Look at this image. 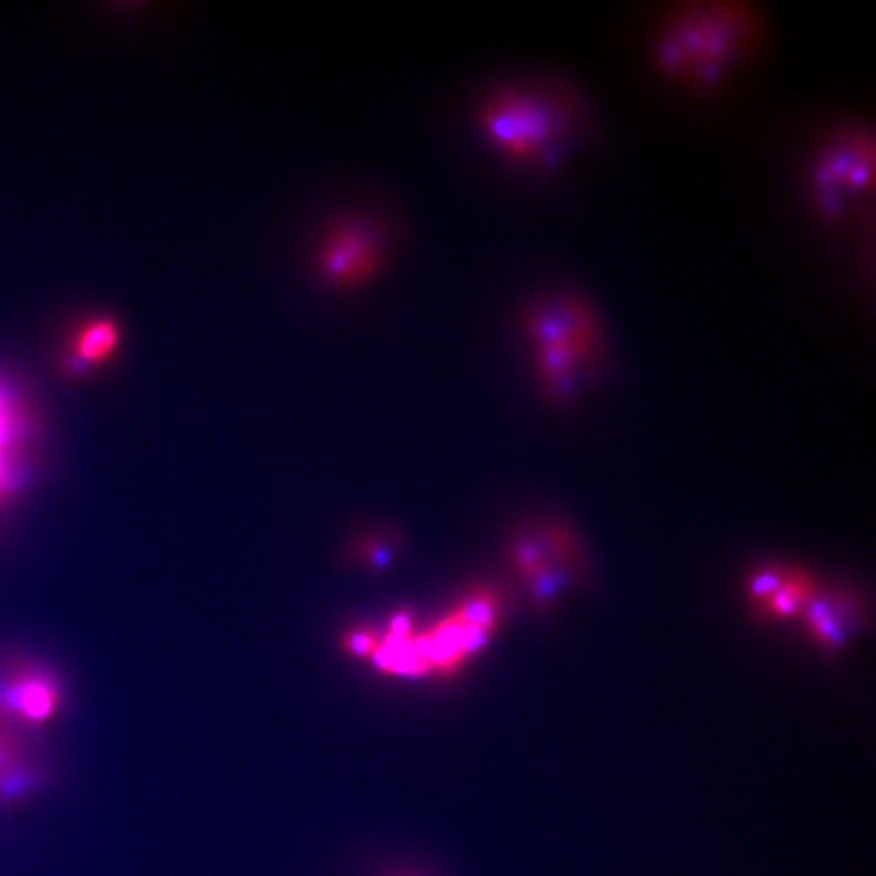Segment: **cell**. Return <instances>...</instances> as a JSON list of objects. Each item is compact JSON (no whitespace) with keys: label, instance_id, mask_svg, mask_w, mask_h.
I'll list each match as a JSON object with an SVG mask.
<instances>
[{"label":"cell","instance_id":"15","mask_svg":"<svg viewBox=\"0 0 876 876\" xmlns=\"http://www.w3.org/2000/svg\"><path fill=\"white\" fill-rule=\"evenodd\" d=\"M410 628H413V618H410L409 612H396L390 621L386 635L393 636V638H406L410 635Z\"/></svg>","mask_w":876,"mask_h":876},{"label":"cell","instance_id":"14","mask_svg":"<svg viewBox=\"0 0 876 876\" xmlns=\"http://www.w3.org/2000/svg\"><path fill=\"white\" fill-rule=\"evenodd\" d=\"M358 550L362 560L368 562L369 567L375 568V570H383V568L388 567L390 562L393 560L392 547H390L388 543H385V540H362V543L359 544Z\"/></svg>","mask_w":876,"mask_h":876},{"label":"cell","instance_id":"13","mask_svg":"<svg viewBox=\"0 0 876 876\" xmlns=\"http://www.w3.org/2000/svg\"><path fill=\"white\" fill-rule=\"evenodd\" d=\"M25 755L29 753L15 731L12 727H0V775Z\"/></svg>","mask_w":876,"mask_h":876},{"label":"cell","instance_id":"12","mask_svg":"<svg viewBox=\"0 0 876 876\" xmlns=\"http://www.w3.org/2000/svg\"><path fill=\"white\" fill-rule=\"evenodd\" d=\"M380 635L374 628L352 629L343 636V648L351 655L362 657V659H371L372 653L375 651L376 643H379Z\"/></svg>","mask_w":876,"mask_h":876},{"label":"cell","instance_id":"5","mask_svg":"<svg viewBox=\"0 0 876 876\" xmlns=\"http://www.w3.org/2000/svg\"><path fill=\"white\" fill-rule=\"evenodd\" d=\"M3 682L12 725L41 729L59 716L63 691L51 674L23 667L6 677Z\"/></svg>","mask_w":876,"mask_h":876},{"label":"cell","instance_id":"11","mask_svg":"<svg viewBox=\"0 0 876 876\" xmlns=\"http://www.w3.org/2000/svg\"><path fill=\"white\" fill-rule=\"evenodd\" d=\"M787 571H789V567L769 565V567L759 568L758 571H755V573L748 578L745 591H747L752 611L753 609L762 607V605L782 587L784 580H786L787 577Z\"/></svg>","mask_w":876,"mask_h":876},{"label":"cell","instance_id":"16","mask_svg":"<svg viewBox=\"0 0 876 876\" xmlns=\"http://www.w3.org/2000/svg\"><path fill=\"white\" fill-rule=\"evenodd\" d=\"M0 727H12L9 707H7L6 682L0 680Z\"/></svg>","mask_w":876,"mask_h":876},{"label":"cell","instance_id":"17","mask_svg":"<svg viewBox=\"0 0 876 876\" xmlns=\"http://www.w3.org/2000/svg\"><path fill=\"white\" fill-rule=\"evenodd\" d=\"M6 429H7L6 413H3V407L2 405H0V444H2L3 438H6Z\"/></svg>","mask_w":876,"mask_h":876},{"label":"cell","instance_id":"1","mask_svg":"<svg viewBox=\"0 0 876 876\" xmlns=\"http://www.w3.org/2000/svg\"><path fill=\"white\" fill-rule=\"evenodd\" d=\"M769 22L755 0H679L657 17L648 63L691 96L724 90L762 53Z\"/></svg>","mask_w":876,"mask_h":876},{"label":"cell","instance_id":"6","mask_svg":"<svg viewBox=\"0 0 876 876\" xmlns=\"http://www.w3.org/2000/svg\"><path fill=\"white\" fill-rule=\"evenodd\" d=\"M865 605L858 595L820 591L800 612L803 624L814 642L834 649L843 643L845 628L864 614Z\"/></svg>","mask_w":876,"mask_h":876},{"label":"cell","instance_id":"10","mask_svg":"<svg viewBox=\"0 0 876 876\" xmlns=\"http://www.w3.org/2000/svg\"><path fill=\"white\" fill-rule=\"evenodd\" d=\"M512 562L525 580H529L537 571L543 570L549 560H547L540 537L529 536V534L519 536L512 546Z\"/></svg>","mask_w":876,"mask_h":876},{"label":"cell","instance_id":"4","mask_svg":"<svg viewBox=\"0 0 876 876\" xmlns=\"http://www.w3.org/2000/svg\"><path fill=\"white\" fill-rule=\"evenodd\" d=\"M390 259L385 222L365 211H349L327 222L314 251L318 282L333 291H355L382 275Z\"/></svg>","mask_w":876,"mask_h":876},{"label":"cell","instance_id":"9","mask_svg":"<svg viewBox=\"0 0 876 876\" xmlns=\"http://www.w3.org/2000/svg\"><path fill=\"white\" fill-rule=\"evenodd\" d=\"M119 341V331L112 321L99 320L88 325L78 337L75 351L78 358L88 364L102 362L114 352Z\"/></svg>","mask_w":876,"mask_h":876},{"label":"cell","instance_id":"3","mask_svg":"<svg viewBox=\"0 0 876 876\" xmlns=\"http://www.w3.org/2000/svg\"><path fill=\"white\" fill-rule=\"evenodd\" d=\"M875 184L876 136L870 124L848 122L814 146L806 171L807 197L824 225H841L874 200Z\"/></svg>","mask_w":876,"mask_h":876},{"label":"cell","instance_id":"7","mask_svg":"<svg viewBox=\"0 0 876 876\" xmlns=\"http://www.w3.org/2000/svg\"><path fill=\"white\" fill-rule=\"evenodd\" d=\"M820 587L812 574L799 568H789L782 587L776 591L762 607L753 609L756 621L787 618L800 615L807 604L820 593Z\"/></svg>","mask_w":876,"mask_h":876},{"label":"cell","instance_id":"8","mask_svg":"<svg viewBox=\"0 0 876 876\" xmlns=\"http://www.w3.org/2000/svg\"><path fill=\"white\" fill-rule=\"evenodd\" d=\"M50 779L47 765L29 755L23 756L0 775V806H15L32 799Z\"/></svg>","mask_w":876,"mask_h":876},{"label":"cell","instance_id":"2","mask_svg":"<svg viewBox=\"0 0 876 876\" xmlns=\"http://www.w3.org/2000/svg\"><path fill=\"white\" fill-rule=\"evenodd\" d=\"M475 124L506 161L536 173L562 169L594 132L590 101L563 78L503 81L475 106Z\"/></svg>","mask_w":876,"mask_h":876}]
</instances>
